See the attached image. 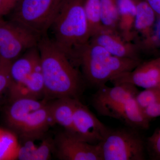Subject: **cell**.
Wrapping results in <instances>:
<instances>
[{"instance_id":"obj_1","label":"cell","mask_w":160,"mask_h":160,"mask_svg":"<svg viewBox=\"0 0 160 160\" xmlns=\"http://www.w3.org/2000/svg\"><path fill=\"white\" fill-rule=\"evenodd\" d=\"M45 86V95L55 99H79L83 81L77 69L66 54L47 35L38 44Z\"/></svg>"},{"instance_id":"obj_2","label":"cell","mask_w":160,"mask_h":160,"mask_svg":"<svg viewBox=\"0 0 160 160\" xmlns=\"http://www.w3.org/2000/svg\"><path fill=\"white\" fill-rule=\"evenodd\" d=\"M84 1L66 0L50 28L52 40L74 66L91 38Z\"/></svg>"},{"instance_id":"obj_3","label":"cell","mask_w":160,"mask_h":160,"mask_svg":"<svg viewBox=\"0 0 160 160\" xmlns=\"http://www.w3.org/2000/svg\"><path fill=\"white\" fill-rule=\"evenodd\" d=\"M142 62L112 55L102 46L89 42L81 53L79 65L86 81L98 89L114 78L133 70Z\"/></svg>"},{"instance_id":"obj_4","label":"cell","mask_w":160,"mask_h":160,"mask_svg":"<svg viewBox=\"0 0 160 160\" xmlns=\"http://www.w3.org/2000/svg\"><path fill=\"white\" fill-rule=\"evenodd\" d=\"M66 0H22L11 12V21L41 38L48 30Z\"/></svg>"},{"instance_id":"obj_5","label":"cell","mask_w":160,"mask_h":160,"mask_svg":"<svg viewBox=\"0 0 160 160\" xmlns=\"http://www.w3.org/2000/svg\"><path fill=\"white\" fill-rule=\"evenodd\" d=\"M102 160L146 159V141L129 127L110 129L99 143Z\"/></svg>"},{"instance_id":"obj_6","label":"cell","mask_w":160,"mask_h":160,"mask_svg":"<svg viewBox=\"0 0 160 160\" xmlns=\"http://www.w3.org/2000/svg\"><path fill=\"white\" fill-rule=\"evenodd\" d=\"M40 38L18 23L0 19V60L12 62L37 46Z\"/></svg>"},{"instance_id":"obj_7","label":"cell","mask_w":160,"mask_h":160,"mask_svg":"<svg viewBox=\"0 0 160 160\" xmlns=\"http://www.w3.org/2000/svg\"><path fill=\"white\" fill-rule=\"evenodd\" d=\"M139 92L137 86L127 83H120L110 87L102 86L92 96V106L103 116L119 120L124 104Z\"/></svg>"},{"instance_id":"obj_8","label":"cell","mask_w":160,"mask_h":160,"mask_svg":"<svg viewBox=\"0 0 160 160\" xmlns=\"http://www.w3.org/2000/svg\"><path fill=\"white\" fill-rule=\"evenodd\" d=\"M54 153L63 160H102L99 143L91 144L64 132L54 140Z\"/></svg>"},{"instance_id":"obj_9","label":"cell","mask_w":160,"mask_h":160,"mask_svg":"<svg viewBox=\"0 0 160 160\" xmlns=\"http://www.w3.org/2000/svg\"><path fill=\"white\" fill-rule=\"evenodd\" d=\"M73 129L74 136L90 144H98L102 141L109 128L78 99L73 113Z\"/></svg>"},{"instance_id":"obj_10","label":"cell","mask_w":160,"mask_h":160,"mask_svg":"<svg viewBox=\"0 0 160 160\" xmlns=\"http://www.w3.org/2000/svg\"><path fill=\"white\" fill-rule=\"evenodd\" d=\"M113 85L127 83L144 89H160V56L142 62L133 70L110 81Z\"/></svg>"},{"instance_id":"obj_11","label":"cell","mask_w":160,"mask_h":160,"mask_svg":"<svg viewBox=\"0 0 160 160\" xmlns=\"http://www.w3.org/2000/svg\"><path fill=\"white\" fill-rule=\"evenodd\" d=\"M89 42L103 47L112 55L118 57L142 60L141 46L124 39L117 30L103 28L90 38Z\"/></svg>"},{"instance_id":"obj_12","label":"cell","mask_w":160,"mask_h":160,"mask_svg":"<svg viewBox=\"0 0 160 160\" xmlns=\"http://www.w3.org/2000/svg\"><path fill=\"white\" fill-rule=\"evenodd\" d=\"M41 64V57L38 46L30 48L11 63V81L8 89L21 86Z\"/></svg>"},{"instance_id":"obj_13","label":"cell","mask_w":160,"mask_h":160,"mask_svg":"<svg viewBox=\"0 0 160 160\" xmlns=\"http://www.w3.org/2000/svg\"><path fill=\"white\" fill-rule=\"evenodd\" d=\"M46 133L38 137L23 138L20 144L17 159L47 160L50 159L54 151V140Z\"/></svg>"},{"instance_id":"obj_14","label":"cell","mask_w":160,"mask_h":160,"mask_svg":"<svg viewBox=\"0 0 160 160\" xmlns=\"http://www.w3.org/2000/svg\"><path fill=\"white\" fill-rule=\"evenodd\" d=\"M135 1L137 7L134 24L135 32L142 35L145 47L153 46L158 41L154 30L157 16L145 0Z\"/></svg>"},{"instance_id":"obj_15","label":"cell","mask_w":160,"mask_h":160,"mask_svg":"<svg viewBox=\"0 0 160 160\" xmlns=\"http://www.w3.org/2000/svg\"><path fill=\"white\" fill-rule=\"evenodd\" d=\"M12 101L7 111L6 118L9 126L18 132L29 115L47 103L46 101L26 98Z\"/></svg>"},{"instance_id":"obj_16","label":"cell","mask_w":160,"mask_h":160,"mask_svg":"<svg viewBox=\"0 0 160 160\" xmlns=\"http://www.w3.org/2000/svg\"><path fill=\"white\" fill-rule=\"evenodd\" d=\"M53 124L47 103L29 115L18 132L22 139L38 137L47 133L49 126Z\"/></svg>"},{"instance_id":"obj_17","label":"cell","mask_w":160,"mask_h":160,"mask_svg":"<svg viewBox=\"0 0 160 160\" xmlns=\"http://www.w3.org/2000/svg\"><path fill=\"white\" fill-rule=\"evenodd\" d=\"M77 98L69 97L55 99L49 103V111L54 124H58L67 133L74 136L73 116Z\"/></svg>"},{"instance_id":"obj_18","label":"cell","mask_w":160,"mask_h":160,"mask_svg":"<svg viewBox=\"0 0 160 160\" xmlns=\"http://www.w3.org/2000/svg\"><path fill=\"white\" fill-rule=\"evenodd\" d=\"M118 12V31L126 41L131 42L135 38L134 24L136 14L135 0H117Z\"/></svg>"},{"instance_id":"obj_19","label":"cell","mask_w":160,"mask_h":160,"mask_svg":"<svg viewBox=\"0 0 160 160\" xmlns=\"http://www.w3.org/2000/svg\"><path fill=\"white\" fill-rule=\"evenodd\" d=\"M119 120L127 127L138 130L149 129L150 122L138 105L135 97L129 99L125 103L121 111Z\"/></svg>"},{"instance_id":"obj_20","label":"cell","mask_w":160,"mask_h":160,"mask_svg":"<svg viewBox=\"0 0 160 160\" xmlns=\"http://www.w3.org/2000/svg\"><path fill=\"white\" fill-rule=\"evenodd\" d=\"M20 144L13 132L0 129V160L17 159Z\"/></svg>"},{"instance_id":"obj_21","label":"cell","mask_w":160,"mask_h":160,"mask_svg":"<svg viewBox=\"0 0 160 160\" xmlns=\"http://www.w3.org/2000/svg\"><path fill=\"white\" fill-rule=\"evenodd\" d=\"M84 9L91 38L104 28L101 18L100 0H85Z\"/></svg>"},{"instance_id":"obj_22","label":"cell","mask_w":160,"mask_h":160,"mask_svg":"<svg viewBox=\"0 0 160 160\" xmlns=\"http://www.w3.org/2000/svg\"><path fill=\"white\" fill-rule=\"evenodd\" d=\"M100 4L102 22L104 28L118 31L117 0H100Z\"/></svg>"},{"instance_id":"obj_23","label":"cell","mask_w":160,"mask_h":160,"mask_svg":"<svg viewBox=\"0 0 160 160\" xmlns=\"http://www.w3.org/2000/svg\"><path fill=\"white\" fill-rule=\"evenodd\" d=\"M138 105L142 110L160 100V89L152 88L139 92L135 97Z\"/></svg>"},{"instance_id":"obj_24","label":"cell","mask_w":160,"mask_h":160,"mask_svg":"<svg viewBox=\"0 0 160 160\" xmlns=\"http://www.w3.org/2000/svg\"><path fill=\"white\" fill-rule=\"evenodd\" d=\"M146 149L152 159L160 160V128L147 138Z\"/></svg>"},{"instance_id":"obj_25","label":"cell","mask_w":160,"mask_h":160,"mask_svg":"<svg viewBox=\"0 0 160 160\" xmlns=\"http://www.w3.org/2000/svg\"><path fill=\"white\" fill-rule=\"evenodd\" d=\"M11 63L2 61L0 65V95L8 88L11 81L10 68Z\"/></svg>"},{"instance_id":"obj_26","label":"cell","mask_w":160,"mask_h":160,"mask_svg":"<svg viewBox=\"0 0 160 160\" xmlns=\"http://www.w3.org/2000/svg\"><path fill=\"white\" fill-rule=\"evenodd\" d=\"M22 0H0V19L11 13Z\"/></svg>"},{"instance_id":"obj_27","label":"cell","mask_w":160,"mask_h":160,"mask_svg":"<svg viewBox=\"0 0 160 160\" xmlns=\"http://www.w3.org/2000/svg\"><path fill=\"white\" fill-rule=\"evenodd\" d=\"M144 114L149 121L160 117V100L143 110Z\"/></svg>"},{"instance_id":"obj_28","label":"cell","mask_w":160,"mask_h":160,"mask_svg":"<svg viewBox=\"0 0 160 160\" xmlns=\"http://www.w3.org/2000/svg\"><path fill=\"white\" fill-rule=\"evenodd\" d=\"M155 12L157 18L160 17V0H145Z\"/></svg>"},{"instance_id":"obj_29","label":"cell","mask_w":160,"mask_h":160,"mask_svg":"<svg viewBox=\"0 0 160 160\" xmlns=\"http://www.w3.org/2000/svg\"><path fill=\"white\" fill-rule=\"evenodd\" d=\"M159 18L157 26L156 33L158 41H160V17Z\"/></svg>"},{"instance_id":"obj_30","label":"cell","mask_w":160,"mask_h":160,"mask_svg":"<svg viewBox=\"0 0 160 160\" xmlns=\"http://www.w3.org/2000/svg\"><path fill=\"white\" fill-rule=\"evenodd\" d=\"M2 61L0 60V65H1V63H2Z\"/></svg>"}]
</instances>
